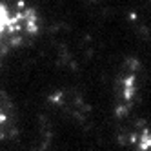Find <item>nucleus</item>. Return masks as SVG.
Returning a JSON list of instances; mask_svg holds the SVG:
<instances>
[{
	"mask_svg": "<svg viewBox=\"0 0 151 151\" xmlns=\"http://www.w3.org/2000/svg\"><path fill=\"white\" fill-rule=\"evenodd\" d=\"M6 120H7V115H6V111L2 109V107H0V127L6 124Z\"/></svg>",
	"mask_w": 151,
	"mask_h": 151,
	"instance_id": "f257e3e1",
	"label": "nucleus"
}]
</instances>
